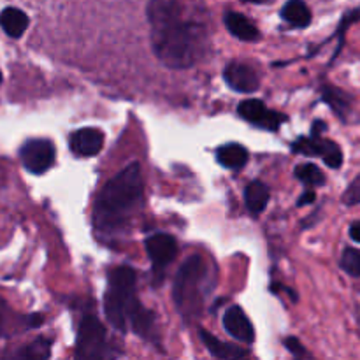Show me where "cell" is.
Instances as JSON below:
<instances>
[{"instance_id":"cell-20","label":"cell","mask_w":360,"mask_h":360,"mask_svg":"<svg viewBox=\"0 0 360 360\" xmlns=\"http://www.w3.org/2000/svg\"><path fill=\"white\" fill-rule=\"evenodd\" d=\"M295 178L301 183H304L308 188H316V186L326 185V174L320 171L319 165L315 164H302L295 167Z\"/></svg>"},{"instance_id":"cell-1","label":"cell","mask_w":360,"mask_h":360,"mask_svg":"<svg viewBox=\"0 0 360 360\" xmlns=\"http://www.w3.org/2000/svg\"><path fill=\"white\" fill-rule=\"evenodd\" d=\"M148 21L153 51L165 67L188 69L206 53V25L192 16L181 0H151Z\"/></svg>"},{"instance_id":"cell-22","label":"cell","mask_w":360,"mask_h":360,"mask_svg":"<svg viewBox=\"0 0 360 360\" xmlns=\"http://www.w3.org/2000/svg\"><path fill=\"white\" fill-rule=\"evenodd\" d=\"M49 347H51V343H49L48 340H42V338H41V340L34 341L30 347L25 348V350L20 354V357H25V359H48L49 357Z\"/></svg>"},{"instance_id":"cell-7","label":"cell","mask_w":360,"mask_h":360,"mask_svg":"<svg viewBox=\"0 0 360 360\" xmlns=\"http://www.w3.org/2000/svg\"><path fill=\"white\" fill-rule=\"evenodd\" d=\"M20 158L32 174H44L55 162V146L48 139H30L21 146Z\"/></svg>"},{"instance_id":"cell-21","label":"cell","mask_w":360,"mask_h":360,"mask_svg":"<svg viewBox=\"0 0 360 360\" xmlns=\"http://www.w3.org/2000/svg\"><path fill=\"white\" fill-rule=\"evenodd\" d=\"M341 269L345 271L347 274L354 278H360V250L357 248H345L343 255H341V262H340Z\"/></svg>"},{"instance_id":"cell-29","label":"cell","mask_w":360,"mask_h":360,"mask_svg":"<svg viewBox=\"0 0 360 360\" xmlns=\"http://www.w3.org/2000/svg\"><path fill=\"white\" fill-rule=\"evenodd\" d=\"M357 319H359V326H360V309H359V313H357Z\"/></svg>"},{"instance_id":"cell-30","label":"cell","mask_w":360,"mask_h":360,"mask_svg":"<svg viewBox=\"0 0 360 360\" xmlns=\"http://www.w3.org/2000/svg\"><path fill=\"white\" fill-rule=\"evenodd\" d=\"M0 83H2V72H0Z\"/></svg>"},{"instance_id":"cell-13","label":"cell","mask_w":360,"mask_h":360,"mask_svg":"<svg viewBox=\"0 0 360 360\" xmlns=\"http://www.w3.org/2000/svg\"><path fill=\"white\" fill-rule=\"evenodd\" d=\"M322 101L330 105L334 112L340 116L341 120H348V115L354 105V97L348 91L341 90V88L333 86V84H323L322 86Z\"/></svg>"},{"instance_id":"cell-24","label":"cell","mask_w":360,"mask_h":360,"mask_svg":"<svg viewBox=\"0 0 360 360\" xmlns=\"http://www.w3.org/2000/svg\"><path fill=\"white\" fill-rule=\"evenodd\" d=\"M285 347H287V350L290 352L294 357H306V355H308V352H306V348L302 347L301 341H299L297 338H287V340H285Z\"/></svg>"},{"instance_id":"cell-11","label":"cell","mask_w":360,"mask_h":360,"mask_svg":"<svg viewBox=\"0 0 360 360\" xmlns=\"http://www.w3.org/2000/svg\"><path fill=\"white\" fill-rule=\"evenodd\" d=\"M224 77L232 90L241 91V94H253L259 90V76L246 63H229L224 70Z\"/></svg>"},{"instance_id":"cell-14","label":"cell","mask_w":360,"mask_h":360,"mask_svg":"<svg viewBox=\"0 0 360 360\" xmlns=\"http://www.w3.org/2000/svg\"><path fill=\"white\" fill-rule=\"evenodd\" d=\"M199 336L202 340L204 347L207 348V352L217 359H241L248 355V352L243 350V348L224 343V341H220L218 338H214L213 334H210L204 329L199 330Z\"/></svg>"},{"instance_id":"cell-25","label":"cell","mask_w":360,"mask_h":360,"mask_svg":"<svg viewBox=\"0 0 360 360\" xmlns=\"http://www.w3.org/2000/svg\"><path fill=\"white\" fill-rule=\"evenodd\" d=\"M9 315H11L9 306H7V302L0 297V334L6 330L7 322H9Z\"/></svg>"},{"instance_id":"cell-16","label":"cell","mask_w":360,"mask_h":360,"mask_svg":"<svg viewBox=\"0 0 360 360\" xmlns=\"http://www.w3.org/2000/svg\"><path fill=\"white\" fill-rule=\"evenodd\" d=\"M0 28L9 37L20 39L28 28V16L18 7H6L0 13Z\"/></svg>"},{"instance_id":"cell-8","label":"cell","mask_w":360,"mask_h":360,"mask_svg":"<svg viewBox=\"0 0 360 360\" xmlns=\"http://www.w3.org/2000/svg\"><path fill=\"white\" fill-rule=\"evenodd\" d=\"M238 112L241 118H245L246 122L253 123V125L260 127V129L271 130V132H276L285 122H287V116L281 115V112H274L264 104L259 98H248V101H243L239 104Z\"/></svg>"},{"instance_id":"cell-6","label":"cell","mask_w":360,"mask_h":360,"mask_svg":"<svg viewBox=\"0 0 360 360\" xmlns=\"http://www.w3.org/2000/svg\"><path fill=\"white\" fill-rule=\"evenodd\" d=\"M105 355V329L95 315H84L76 341L77 359H101Z\"/></svg>"},{"instance_id":"cell-17","label":"cell","mask_w":360,"mask_h":360,"mask_svg":"<svg viewBox=\"0 0 360 360\" xmlns=\"http://www.w3.org/2000/svg\"><path fill=\"white\" fill-rule=\"evenodd\" d=\"M217 160L218 164L224 165L225 169H232V171H238L243 169L248 162V150L241 144H224L221 148H218L217 151Z\"/></svg>"},{"instance_id":"cell-15","label":"cell","mask_w":360,"mask_h":360,"mask_svg":"<svg viewBox=\"0 0 360 360\" xmlns=\"http://www.w3.org/2000/svg\"><path fill=\"white\" fill-rule=\"evenodd\" d=\"M225 27L234 37L241 39V41H257L259 39V28L241 13L231 11V13L225 14Z\"/></svg>"},{"instance_id":"cell-3","label":"cell","mask_w":360,"mask_h":360,"mask_svg":"<svg viewBox=\"0 0 360 360\" xmlns=\"http://www.w3.org/2000/svg\"><path fill=\"white\" fill-rule=\"evenodd\" d=\"M105 316L115 329L125 333L137 329L150 319L151 311L141 306L136 295V273L132 267H116L109 276V288L104 299Z\"/></svg>"},{"instance_id":"cell-5","label":"cell","mask_w":360,"mask_h":360,"mask_svg":"<svg viewBox=\"0 0 360 360\" xmlns=\"http://www.w3.org/2000/svg\"><path fill=\"white\" fill-rule=\"evenodd\" d=\"M292 151L306 157L322 158L323 164L330 169H340L343 165V151L340 144L326 139L320 132H311L309 136L299 137L292 143Z\"/></svg>"},{"instance_id":"cell-27","label":"cell","mask_w":360,"mask_h":360,"mask_svg":"<svg viewBox=\"0 0 360 360\" xmlns=\"http://www.w3.org/2000/svg\"><path fill=\"white\" fill-rule=\"evenodd\" d=\"M348 234H350L352 241L359 243V245H360V220L354 221V224L350 225V231H348Z\"/></svg>"},{"instance_id":"cell-19","label":"cell","mask_w":360,"mask_h":360,"mask_svg":"<svg viewBox=\"0 0 360 360\" xmlns=\"http://www.w3.org/2000/svg\"><path fill=\"white\" fill-rule=\"evenodd\" d=\"M269 188L262 181H253L245 190V202L250 213L260 214L269 202Z\"/></svg>"},{"instance_id":"cell-18","label":"cell","mask_w":360,"mask_h":360,"mask_svg":"<svg viewBox=\"0 0 360 360\" xmlns=\"http://www.w3.org/2000/svg\"><path fill=\"white\" fill-rule=\"evenodd\" d=\"M281 18L295 28H306L311 23V11L304 0H288L281 9Z\"/></svg>"},{"instance_id":"cell-12","label":"cell","mask_w":360,"mask_h":360,"mask_svg":"<svg viewBox=\"0 0 360 360\" xmlns=\"http://www.w3.org/2000/svg\"><path fill=\"white\" fill-rule=\"evenodd\" d=\"M104 146V134L98 129H81L70 136V150L77 157H94Z\"/></svg>"},{"instance_id":"cell-10","label":"cell","mask_w":360,"mask_h":360,"mask_svg":"<svg viewBox=\"0 0 360 360\" xmlns=\"http://www.w3.org/2000/svg\"><path fill=\"white\" fill-rule=\"evenodd\" d=\"M224 327L236 341L245 345H252L255 341V329L239 306H232L224 315Z\"/></svg>"},{"instance_id":"cell-4","label":"cell","mask_w":360,"mask_h":360,"mask_svg":"<svg viewBox=\"0 0 360 360\" xmlns=\"http://www.w3.org/2000/svg\"><path fill=\"white\" fill-rule=\"evenodd\" d=\"M206 274V262L200 257L186 259L176 274L172 295H174L176 308L185 319L195 316L202 306Z\"/></svg>"},{"instance_id":"cell-26","label":"cell","mask_w":360,"mask_h":360,"mask_svg":"<svg viewBox=\"0 0 360 360\" xmlns=\"http://www.w3.org/2000/svg\"><path fill=\"white\" fill-rule=\"evenodd\" d=\"M315 199H316V195H315V190H313V188H306V192L302 193V195H301V199L297 200V206H299V207H302V206H308V204L315 202Z\"/></svg>"},{"instance_id":"cell-2","label":"cell","mask_w":360,"mask_h":360,"mask_svg":"<svg viewBox=\"0 0 360 360\" xmlns=\"http://www.w3.org/2000/svg\"><path fill=\"white\" fill-rule=\"evenodd\" d=\"M144 183L141 165L132 162L120 171L98 193L94 207V224L98 231L112 232L125 227L143 200Z\"/></svg>"},{"instance_id":"cell-28","label":"cell","mask_w":360,"mask_h":360,"mask_svg":"<svg viewBox=\"0 0 360 360\" xmlns=\"http://www.w3.org/2000/svg\"><path fill=\"white\" fill-rule=\"evenodd\" d=\"M243 2H248V4H271L274 0H243Z\"/></svg>"},{"instance_id":"cell-23","label":"cell","mask_w":360,"mask_h":360,"mask_svg":"<svg viewBox=\"0 0 360 360\" xmlns=\"http://www.w3.org/2000/svg\"><path fill=\"white\" fill-rule=\"evenodd\" d=\"M341 200H343L345 206H348V207L360 204V174L350 183V185H348V188L345 190Z\"/></svg>"},{"instance_id":"cell-9","label":"cell","mask_w":360,"mask_h":360,"mask_svg":"<svg viewBox=\"0 0 360 360\" xmlns=\"http://www.w3.org/2000/svg\"><path fill=\"white\" fill-rule=\"evenodd\" d=\"M146 246V252L150 255L151 264H153L155 276L162 278V273L165 271V267L176 259V253H178V243L172 236L169 234H158L150 236V238L144 241Z\"/></svg>"}]
</instances>
